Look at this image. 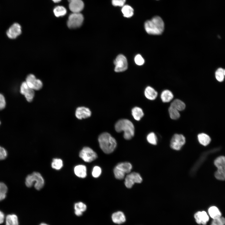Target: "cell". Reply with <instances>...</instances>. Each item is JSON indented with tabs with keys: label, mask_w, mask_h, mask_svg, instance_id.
Wrapping results in <instances>:
<instances>
[{
	"label": "cell",
	"mask_w": 225,
	"mask_h": 225,
	"mask_svg": "<svg viewBox=\"0 0 225 225\" xmlns=\"http://www.w3.org/2000/svg\"><path fill=\"white\" fill-rule=\"evenodd\" d=\"M144 28L148 34L160 35L164 30V22L160 17L155 16L151 19L145 22Z\"/></svg>",
	"instance_id": "1"
},
{
	"label": "cell",
	"mask_w": 225,
	"mask_h": 225,
	"mask_svg": "<svg viewBox=\"0 0 225 225\" xmlns=\"http://www.w3.org/2000/svg\"><path fill=\"white\" fill-rule=\"evenodd\" d=\"M98 140L101 148L107 154L113 152L117 146L115 139L107 132L101 134L99 136Z\"/></svg>",
	"instance_id": "2"
},
{
	"label": "cell",
	"mask_w": 225,
	"mask_h": 225,
	"mask_svg": "<svg viewBox=\"0 0 225 225\" xmlns=\"http://www.w3.org/2000/svg\"><path fill=\"white\" fill-rule=\"evenodd\" d=\"M115 129L118 132L123 131L124 138L126 140L131 139L134 135V125L128 119H122L118 121L115 124Z\"/></svg>",
	"instance_id": "3"
},
{
	"label": "cell",
	"mask_w": 225,
	"mask_h": 225,
	"mask_svg": "<svg viewBox=\"0 0 225 225\" xmlns=\"http://www.w3.org/2000/svg\"><path fill=\"white\" fill-rule=\"evenodd\" d=\"M35 182L34 186L37 190L42 189L44 184V181L41 175L38 172H34L28 175L25 180V184L28 187H31Z\"/></svg>",
	"instance_id": "4"
},
{
	"label": "cell",
	"mask_w": 225,
	"mask_h": 225,
	"mask_svg": "<svg viewBox=\"0 0 225 225\" xmlns=\"http://www.w3.org/2000/svg\"><path fill=\"white\" fill-rule=\"evenodd\" d=\"M214 163L218 168L215 173V178L219 180H225V157L221 156L218 157L215 160Z\"/></svg>",
	"instance_id": "5"
},
{
	"label": "cell",
	"mask_w": 225,
	"mask_h": 225,
	"mask_svg": "<svg viewBox=\"0 0 225 225\" xmlns=\"http://www.w3.org/2000/svg\"><path fill=\"white\" fill-rule=\"evenodd\" d=\"M84 20L83 15L80 13H72L70 15L67 22V26L70 28L80 27Z\"/></svg>",
	"instance_id": "6"
},
{
	"label": "cell",
	"mask_w": 225,
	"mask_h": 225,
	"mask_svg": "<svg viewBox=\"0 0 225 225\" xmlns=\"http://www.w3.org/2000/svg\"><path fill=\"white\" fill-rule=\"evenodd\" d=\"M79 156L84 161L88 162L93 161L97 158L96 153L88 147L83 148L80 151Z\"/></svg>",
	"instance_id": "7"
},
{
	"label": "cell",
	"mask_w": 225,
	"mask_h": 225,
	"mask_svg": "<svg viewBox=\"0 0 225 225\" xmlns=\"http://www.w3.org/2000/svg\"><path fill=\"white\" fill-rule=\"evenodd\" d=\"M115 65L114 70L119 72L125 71L128 68V64L127 58L122 54H119L114 61Z\"/></svg>",
	"instance_id": "8"
},
{
	"label": "cell",
	"mask_w": 225,
	"mask_h": 225,
	"mask_svg": "<svg viewBox=\"0 0 225 225\" xmlns=\"http://www.w3.org/2000/svg\"><path fill=\"white\" fill-rule=\"evenodd\" d=\"M142 181V178L139 173L132 172L126 176L124 183L127 188H131L135 183H140Z\"/></svg>",
	"instance_id": "9"
},
{
	"label": "cell",
	"mask_w": 225,
	"mask_h": 225,
	"mask_svg": "<svg viewBox=\"0 0 225 225\" xmlns=\"http://www.w3.org/2000/svg\"><path fill=\"white\" fill-rule=\"evenodd\" d=\"M25 82L29 88L34 90H38L41 89L43 86L42 82L37 79L32 74H30L27 77Z\"/></svg>",
	"instance_id": "10"
},
{
	"label": "cell",
	"mask_w": 225,
	"mask_h": 225,
	"mask_svg": "<svg viewBox=\"0 0 225 225\" xmlns=\"http://www.w3.org/2000/svg\"><path fill=\"white\" fill-rule=\"evenodd\" d=\"M20 92L23 95L27 101L31 102L35 95L34 90L29 87L25 81L23 82L20 87Z\"/></svg>",
	"instance_id": "11"
},
{
	"label": "cell",
	"mask_w": 225,
	"mask_h": 225,
	"mask_svg": "<svg viewBox=\"0 0 225 225\" xmlns=\"http://www.w3.org/2000/svg\"><path fill=\"white\" fill-rule=\"evenodd\" d=\"M185 142V138L181 134H175L172 137L170 143L171 148L176 150H180Z\"/></svg>",
	"instance_id": "12"
},
{
	"label": "cell",
	"mask_w": 225,
	"mask_h": 225,
	"mask_svg": "<svg viewBox=\"0 0 225 225\" xmlns=\"http://www.w3.org/2000/svg\"><path fill=\"white\" fill-rule=\"evenodd\" d=\"M21 33V27L19 23L16 22L13 23L6 32L8 37L11 39H15Z\"/></svg>",
	"instance_id": "13"
},
{
	"label": "cell",
	"mask_w": 225,
	"mask_h": 225,
	"mask_svg": "<svg viewBox=\"0 0 225 225\" xmlns=\"http://www.w3.org/2000/svg\"><path fill=\"white\" fill-rule=\"evenodd\" d=\"M196 222L199 224L206 225L209 220L207 213L205 211H198L194 215Z\"/></svg>",
	"instance_id": "14"
},
{
	"label": "cell",
	"mask_w": 225,
	"mask_h": 225,
	"mask_svg": "<svg viewBox=\"0 0 225 225\" xmlns=\"http://www.w3.org/2000/svg\"><path fill=\"white\" fill-rule=\"evenodd\" d=\"M70 10L72 13H80L84 7V4L82 0H74L69 2Z\"/></svg>",
	"instance_id": "15"
},
{
	"label": "cell",
	"mask_w": 225,
	"mask_h": 225,
	"mask_svg": "<svg viewBox=\"0 0 225 225\" xmlns=\"http://www.w3.org/2000/svg\"><path fill=\"white\" fill-rule=\"evenodd\" d=\"M91 112L88 108L81 107L78 108L75 111V116L79 119H85L90 117Z\"/></svg>",
	"instance_id": "16"
},
{
	"label": "cell",
	"mask_w": 225,
	"mask_h": 225,
	"mask_svg": "<svg viewBox=\"0 0 225 225\" xmlns=\"http://www.w3.org/2000/svg\"><path fill=\"white\" fill-rule=\"evenodd\" d=\"M112 221L115 223L121 224L125 222V216L123 212L118 211L113 213L112 216Z\"/></svg>",
	"instance_id": "17"
},
{
	"label": "cell",
	"mask_w": 225,
	"mask_h": 225,
	"mask_svg": "<svg viewBox=\"0 0 225 225\" xmlns=\"http://www.w3.org/2000/svg\"><path fill=\"white\" fill-rule=\"evenodd\" d=\"M74 172L77 177L82 178H85L87 175V168L83 165L76 166L74 169Z\"/></svg>",
	"instance_id": "18"
},
{
	"label": "cell",
	"mask_w": 225,
	"mask_h": 225,
	"mask_svg": "<svg viewBox=\"0 0 225 225\" xmlns=\"http://www.w3.org/2000/svg\"><path fill=\"white\" fill-rule=\"evenodd\" d=\"M146 97L150 100H154L158 95L157 92L152 88L148 86L146 88L144 91Z\"/></svg>",
	"instance_id": "19"
},
{
	"label": "cell",
	"mask_w": 225,
	"mask_h": 225,
	"mask_svg": "<svg viewBox=\"0 0 225 225\" xmlns=\"http://www.w3.org/2000/svg\"><path fill=\"white\" fill-rule=\"evenodd\" d=\"M75 214L78 216H81L83 212L87 209L86 205L82 202H79L75 203L74 205Z\"/></svg>",
	"instance_id": "20"
},
{
	"label": "cell",
	"mask_w": 225,
	"mask_h": 225,
	"mask_svg": "<svg viewBox=\"0 0 225 225\" xmlns=\"http://www.w3.org/2000/svg\"><path fill=\"white\" fill-rule=\"evenodd\" d=\"M208 213L212 219H216L222 217V213L219 209L216 206H212L208 209Z\"/></svg>",
	"instance_id": "21"
},
{
	"label": "cell",
	"mask_w": 225,
	"mask_h": 225,
	"mask_svg": "<svg viewBox=\"0 0 225 225\" xmlns=\"http://www.w3.org/2000/svg\"><path fill=\"white\" fill-rule=\"evenodd\" d=\"M115 167L120 170L125 174L129 173L130 172L132 168L131 164L128 162L119 163Z\"/></svg>",
	"instance_id": "22"
},
{
	"label": "cell",
	"mask_w": 225,
	"mask_h": 225,
	"mask_svg": "<svg viewBox=\"0 0 225 225\" xmlns=\"http://www.w3.org/2000/svg\"><path fill=\"white\" fill-rule=\"evenodd\" d=\"M173 98L172 92L169 90H165L163 91L161 95L162 101L164 102H168L171 101Z\"/></svg>",
	"instance_id": "23"
},
{
	"label": "cell",
	"mask_w": 225,
	"mask_h": 225,
	"mask_svg": "<svg viewBox=\"0 0 225 225\" xmlns=\"http://www.w3.org/2000/svg\"><path fill=\"white\" fill-rule=\"evenodd\" d=\"M170 106L179 111L184 110L186 107L185 103L181 100L178 99L174 100L171 103Z\"/></svg>",
	"instance_id": "24"
},
{
	"label": "cell",
	"mask_w": 225,
	"mask_h": 225,
	"mask_svg": "<svg viewBox=\"0 0 225 225\" xmlns=\"http://www.w3.org/2000/svg\"><path fill=\"white\" fill-rule=\"evenodd\" d=\"M17 216L14 214L8 215L6 217V225H18Z\"/></svg>",
	"instance_id": "25"
},
{
	"label": "cell",
	"mask_w": 225,
	"mask_h": 225,
	"mask_svg": "<svg viewBox=\"0 0 225 225\" xmlns=\"http://www.w3.org/2000/svg\"><path fill=\"white\" fill-rule=\"evenodd\" d=\"M198 137L200 143L204 146L208 145L211 140L210 137L205 133H202L199 134L198 136Z\"/></svg>",
	"instance_id": "26"
},
{
	"label": "cell",
	"mask_w": 225,
	"mask_h": 225,
	"mask_svg": "<svg viewBox=\"0 0 225 225\" xmlns=\"http://www.w3.org/2000/svg\"><path fill=\"white\" fill-rule=\"evenodd\" d=\"M121 11L123 16L127 18L132 17L134 13L133 8L131 6L128 5H124L123 6Z\"/></svg>",
	"instance_id": "27"
},
{
	"label": "cell",
	"mask_w": 225,
	"mask_h": 225,
	"mask_svg": "<svg viewBox=\"0 0 225 225\" xmlns=\"http://www.w3.org/2000/svg\"><path fill=\"white\" fill-rule=\"evenodd\" d=\"M132 113L134 119L137 121L140 120L144 115L142 109L138 107L134 108L132 110Z\"/></svg>",
	"instance_id": "28"
},
{
	"label": "cell",
	"mask_w": 225,
	"mask_h": 225,
	"mask_svg": "<svg viewBox=\"0 0 225 225\" xmlns=\"http://www.w3.org/2000/svg\"><path fill=\"white\" fill-rule=\"evenodd\" d=\"M215 76L218 82H222L225 76V69L221 68H218L215 72Z\"/></svg>",
	"instance_id": "29"
},
{
	"label": "cell",
	"mask_w": 225,
	"mask_h": 225,
	"mask_svg": "<svg viewBox=\"0 0 225 225\" xmlns=\"http://www.w3.org/2000/svg\"><path fill=\"white\" fill-rule=\"evenodd\" d=\"M53 12L56 16L59 17L64 15L67 12V11L63 7L58 6L54 9Z\"/></svg>",
	"instance_id": "30"
},
{
	"label": "cell",
	"mask_w": 225,
	"mask_h": 225,
	"mask_svg": "<svg viewBox=\"0 0 225 225\" xmlns=\"http://www.w3.org/2000/svg\"><path fill=\"white\" fill-rule=\"evenodd\" d=\"M62 161L60 158H54L51 163V167L52 168L57 170L60 169L63 167Z\"/></svg>",
	"instance_id": "31"
},
{
	"label": "cell",
	"mask_w": 225,
	"mask_h": 225,
	"mask_svg": "<svg viewBox=\"0 0 225 225\" xmlns=\"http://www.w3.org/2000/svg\"><path fill=\"white\" fill-rule=\"evenodd\" d=\"M168 112L170 117L172 119H177L180 117L179 111L171 106L168 108Z\"/></svg>",
	"instance_id": "32"
},
{
	"label": "cell",
	"mask_w": 225,
	"mask_h": 225,
	"mask_svg": "<svg viewBox=\"0 0 225 225\" xmlns=\"http://www.w3.org/2000/svg\"><path fill=\"white\" fill-rule=\"evenodd\" d=\"M7 191V186L4 183L0 182V201L5 198Z\"/></svg>",
	"instance_id": "33"
},
{
	"label": "cell",
	"mask_w": 225,
	"mask_h": 225,
	"mask_svg": "<svg viewBox=\"0 0 225 225\" xmlns=\"http://www.w3.org/2000/svg\"><path fill=\"white\" fill-rule=\"evenodd\" d=\"M147 139L148 142L152 144L155 145L157 143V138L153 132H151L148 134Z\"/></svg>",
	"instance_id": "34"
},
{
	"label": "cell",
	"mask_w": 225,
	"mask_h": 225,
	"mask_svg": "<svg viewBox=\"0 0 225 225\" xmlns=\"http://www.w3.org/2000/svg\"><path fill=\"white\" fill-rule=\"evenodd\" d=\"M113 172L116 178L119 180L123 179L125 176V173L115 167L113 170Z\"/></svg>",
	"instance_id": "35"
},
{
	"label": "cell",
	"mask_w": 225,
	"mask_h": 225,
	"mask_svg": "<svg viewBox=\"0 0 225 225\" xmlns=\"http://www.w3.org/2000/svg\"><path fill=\"white\" fill-rule=\"evenodd\" d=\"M210 225H225V218L223 217L213 219Z\"/></svg>",
	"instance_id": "36"
},
{
	"label": "cell",
	"mask_w": 225,
	"mask_h": 225,
	"mask_svg": "<svg viewBox=\"0 0 225 225\" xmlns=\"http://www.w3.org/2000/svg\"><path fill=\"white\" fill-rule=\"evenodd\" d=\"M101 172V168L99 167L95 166L93 168L92 175L94 178H98L100 175Z\"/></svg>",
	"instance_id": "37"
},
{
	"label": "cell",
	"mask_w": 225,
	"mask_h": 225,
	"mask_svg": "<svg viewBox=\"0 0 225 225\" xmlns=\"http://www.w3.org/2000/svg\"><path fill=\"white\" fill-rule=\"evenodd\" d=\"M135 63L138 65H142L144 63V60L141 55L138 54L134 58Z\"/></svg>",
	"instance_id": "38"
},
{
	"label": "cell",
	"mask_w": 225,
	"mask_h": 225,
	"mask_svg": "<svg viewBox=\"0 0 225 225\" xmlns=\"http://www.w3.org/2000/svg\"><path fill=\"white\" fill-rule=\"evenodd\" d=\"M6 101L4 95L0 93V111L4 109L6 106Z\"/></svg>",
	"instance_id": "39"
},
{
	"label": "cell",
	"mask_w": 225,
	"mask_h": 225,
	"mask_svg": "<svg viewBox=\"0 0 225 225\" xmlns=\"http://www.w3.org/2000/svg\"><path fill=\"white\" fill-rule=\"evenodd\" d=\"M126 0H112V4L115 6L122 7L124 5Z\"/></svg>",
	"instance_id": "40"
},
{
	"label": "cell",
	"mask_w": 225,
	"mask_h": 225,
	"mask_svg": "<svg viewBox=\"0 0 225 225\" xmlns=\"http://www.w3.org/2000/svg\"><path fill=\"white\" fill-rule=\"evenodd\" d=\"M7 155L6 150L3 147L0 146V160L5 159Z\"/></svg>",
	"instance_id": "41"
},
{
	"label": "cell",
	"mask_w": 225,
	"mask_h": 225,
	"mask_svg": "<svg viewBox=\"0 0 225 225\" xmlns=\"http://www.w3.org/2000/svg\"><path fill=\"white\" fill-rule=\"evenodd\" d=\"M4 219V214L2 212L0 211V224H1L3 222Z\"/></svg>",
	"instance_id": "42"
},
{
	"label": "cell",
	"mask_w": 225,
	"mask_h": 225,
	"mask_svg": "<svg viewBox=\"0 0 225 225\" xmlns=\"http://www.w3.org/2000/svg\"><path fill=\"white\" fill-rule=\"evenodd\" d=\"M54 2H60L61 0H52Z\"/></svg>",
	"instance_id": "43"
},
{
	"label": "cell",
	"mask_w": 225,
	"mask_h": 225,
	"mask_svg": "<svg viewBox=\"0 0 225 225\" xmlns=\"http://www.w3.org/2000/svg\"><path fill=\"white\" fill-rule=\"evenodd\" d=\"M39 225H48V224L45 223H41Z\"/></svg>",
	"instance_id": "44"
},
{
	"label": "cell",
	"mask_w": 225,
	"mask_h": 225,
	"mask_svg": "<svg viewBox=\"0 0 225 225\" xmlns=\"http://www.w3.org/2000/svg\"><path fill=\"white\" fill-rule=\"evenodd\" d=\"M74 0H68V1L70 2Z\"/></svg>",
	"instance_id": "45"
},
{
	"label": "cell",
	"mask_w": 225,
	"mask_h": 225,
	"mask_svg": "<svg viewBox=\"0 0 225 225\" xmlns=\"http://www.w3.org/2000/svg\"><path fill=\"white\" fill-rule=\"evenodd\" d=\"M0 124H1V122H0Z\"/></svg>",
	"instance_id": "46"
}]
</instances>
